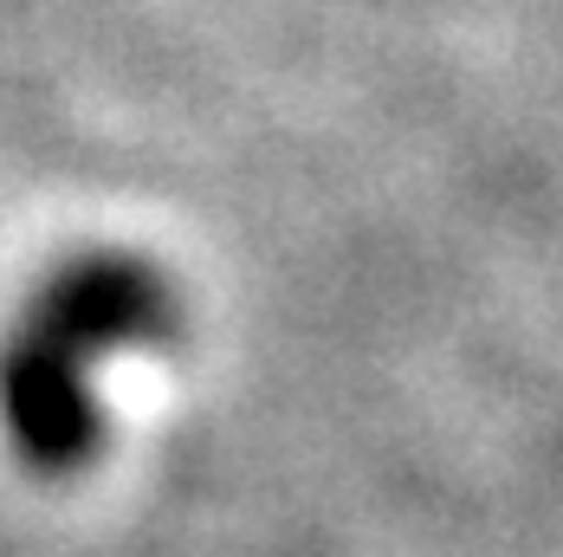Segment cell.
<instances>
[{"label": "cell", "mask_w": 563, "mask_h": 557, "mask_svg": "<svg viewBox=\"0 0 563 557\" xmlns=\"http://www.w3.org/2000/svg\"><path fill=\"white\" fill-rule=\"evenodd\" d=\"M169 292L136 260H78L0 343V422L40 467H78L98 441V370L163 331Z\"/></svg>", "instance_id": "1"}]
</instances>
